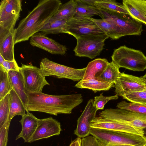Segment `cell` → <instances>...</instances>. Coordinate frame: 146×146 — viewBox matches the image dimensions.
I'll return each instance as SVG.
<instances>
[{"label":"cell","mask_w":146,"mask_h":146,"mask_svg":"<svg viewBox=\"0 0 146 146\" xmlns=\"http://www.w3.org/2000/svg\"><path fill=\"white\" fill-rule=\"evenodd\" d=\"M26 93L28 97L27 112L36 111L54 115L69 114L83 101L81 94L52 95L42 92Z\"/></svg>","instance_id":"1"},{"label":"cell","mask_w":146,"mask_h":146,"mask_svg":"<svg viewBox=\"0 0 146 146\" xmlns=\"http://www.w3.org/2000/svg\"><path fill=\"white\" fill-rule=\"evenodd\" d=\"M62 4L59 0H40L15 29V44L28 40L39 32Z\"/></svg>","instance_id":"2"},{"label":"cell","mask_w":146,"mask_h":146,"mask_svg":"<svg viewBox=\"0 0 146 146\" xmlns=\"http://www.w3.org/2000/svg\"><path fill=\"white\" fill-rule=\"evenodd\" d=\"M111 58L119 68L135 71H143L146 69V56L143 52L125 45L115 49Z\"/></svg>","instance_id":"3"},{"label":"cell","mask_w":146,"mask_h":146,"mask_svg":"<svg viewBox=\"0 0 146 146\" xmlns=\"http://www.w3.org/2000/svg\"><path fill=\"white\" fill-rule=\"evenodd\" d=\"M90 134L96 138L101 144L113 143L146 146V140L143 136L133 133L91 128Z\"/></svg>","instance_id":"4"},{"label":"cell","mask_w":146,"mask_h":146,"mask_svg":"<svg viewBox=\"0 0 146 146\" xmlns=\"http://www.w3.org/2000/svg\"><path fill=\"white\" fill-rule=\"evenodd\" d=\"M22 1L3 0L0 3V40L14 29L22 11Z\"/></svg>","instance_id":"5"},{"label":"cell","mask_w":146,"mask_h":146,"mask_svg":"<svg viewBox=\"0 0 146 146\" xmlns=\"http://www.w3.org/2000/svg\"><path fill=\"white\" fill-rule=\"evenodd\" d=\"M39 69L41 73L45 77L52 76L58 78H66L74 81H79L83 79L86 67L75 68L44 58L40 62Z\"/></svg>","instance_id":"6"},{"label":"cell","mask_w":146,"mask_h":146,"mask_svg":"<svg viewBox=\"0 0 146 146\" xmlns=\"http://www.w3.org/2000/svg\"><path fill=\"white\" fill-rule=\"evenodd\" d=\"M65 33L76 38L87 36H107L91 17H74L67 21Z\"/></svg>","instance_id":"7"},{"label":"cell","mask_w":146,"mask_h":146,"mask_svg":"<svg viewBox=\"0 0 146 146\" xmlns=\"http://www.w3.org/2000/svg\"><path fill=\"white\" fill-rule=\"evenodd\" d=\"M101 10V9H100ZM102 19L110 20L121 37L127 35H140L143 31L141 23L128 15L101 10Z\"/></svg>","instance_id":"8"},{"label":"cell","mask_w":146,"mask_h":146,"mask_svg":"<svg viewBox=\"0 0 146 146\" xmlns=\"http://www.w3.org/2000/svg\"><path fill=\"white\" fill-rule=\"evenodd\" d=\"M109 37L104 36H87L76 38L77 44L74 50L75 55L92 59L99 55L104 48V42Z\"/></svg>","instance_id":"9"},{"label":"cell","mask_w":146,"mask_h":146,"mask_svg":"<svg viewBox=\"0 0 146 146\" xmlns=\"http://www.w3.org/2000/svg\"><path fill=\"white\" fill-rule=\"evenodd\" d=\"M133 126L146 128V114L119 108H110L100 112L99 115Z\"/></svg>","instance_id":"10"},{"label":"cell","mask_w":146,"mask_h":146,"mask_svg":"<svg viewBox=\"0 0 146 146\" xmlns=\"http://www.w3.org/2000/svg\"><path fill=\"white\" fill-rule=\"evenodd\" d=\"M19 70L23 76L26 92H42L44 86L50 85L39 68L31 64H22Z\"/></svg>","instance_id":"11"},{"label":"cell","mask_w":146,"mask_h":146,"mask_svg":"<svg viewBox=\"0 0 146 146\" xmlns=\"http://www.w3.org/2000/svg\"><path fill=\"white\" fill-rule=\"evenodd\" d=\"M91 128L104 129L136 134L143 136V129L119 123L100 115L91 122Z\"/></svg>","instance_id":"12"},{"label":"cell","mask_w":146,"mask_h":146,"mask_svg":"<svg viewBox=\"0 0 146 146\" xmlns=\"http://www.w3.org/2000/svg\"><path fill=\"white\" fill-rule=\"evenodd\" d=\"M61 131L60 122L52 117L39 119L36 131L29 143L58 135Z\"/></svg>","instance_id":"13"},{"label":"cell","mask_w":146,"mask_h":146,"mask_svg":"<svg viewBox=\"0 0 146 146\" xmlns=\"http://www.w3.org/2000/svg\"><path fill=\"white\" fill-rule=\"evenodd\" d=\"M137 77L120 72L114 83L116 94L122 97L129 92L146 90V86L138 80Z\"/></svg>","instance_id":"14"},{"label":"cell","mask_w":146,"mask_h":146,"mask_svg":"<svg viewBox=\"0 0 146 146\" xmlns=\"http://www.w3.org/2000/svg\"><path fill=\"white\" fill-rule=\"evenodd\" d=\"M98 110L94 105V100L90 99L82 113L77 120V126L74 131L78 137L84 138L89 135L92 121L96 117Z\"/></svg>","instance_id":"15"},{"label":"cell","mask_w":146,"mask_h":146,"mask_svg":"<svg viewBox=\"0 0 146 146\" xmlns=\"http://www.w3.org/2000/svg\"><path fill=\"white\" fill-rule=\"evenodd\" d=\"M30 44L49 52L56 54L64 55L67 50L66 47L42 33H36L30 40Z\"/></svg>","instance_id":"16"},{"label":"cell","mask_w":146,"mask_h":146,"mask_svg":"<svg viewBox=\"0 0 146 146\" xmlns=\"http://www.w3.org/2000/svg\"><path fill=\"white\" fill-rule=\"evenodd\" d=\"M122 4L130 16L146 25V0H123Z\"/></svg>","instance_id":"17"},{"label":"cell","mask_w":146,"mask_h":146,"mask_svg":"<svg viewBox=\"0 0 146 146\" xmlns=\"http://www.w3.org/2000/svg\"><path fill=\"white\" fill-rule=\"evenodd\" d=\"M39 119L29 111L22 117L19 121L22 126L20 133L15 138L17 140L22 138L25 142L29 141L35 132L37 127Z\"/></svg>","instance_id":"18"},{"label":"cell","mask_w":146,"mask_h":146,"mask_svg":"<svg viewBox=\"0 0 146 146\" xmlns=\"http://www.w3.org/2000/svg\"><path fill=\"white\" fill-rule=\"evenodd\" d=\"M8 74L13 89L21 99L26 111L28 97L25 92L22 74L20 70H10Z\"/></svg>","instance_id":"19"},{"label":"cell","mask_w":146,"mask_h":146,"mask_svg":"<svg viewBox=\"0 0 146 146\" xmlns=\"http://www.w3.org/2000/svg\"><path fill=\"white\" fill-rule=\"evenodd\" d=\"M109 62L106 58H98L90 62L86 67L82 80L95 79L99 77L105 69Z\"/></svg>","instance_id":"20"},{"label":"cell","mask_w":146,"mask_h":146,"mask_svg":"<svg viewBox=\"0 0 146 146\" xmlns=\"http://www.w3.org/2000/svg\"><path fill=\"white\" fill-rule=\"evenodd\" d=\"M15 29L0 40V54L5 60H15L14 48Z\"/></svg>","instance_id":"21"},{"label":"cell","mask_w":146,"mask_h":146,"mask_svg":"<svg viewBox=\"0 0 146 146\" xmlns=\"http://www.w3.org/2000/svg\"><path fill=\"white\" fill-rule=\"evenodd\" d=\"M76 88L91 90L94 93L98 91H107L115 86L114 83L99 81L95 79L81 80L75 85Z\"/></svg>","instance_id":"22"},{"label":"cell","mask_w":146,"mask_h":146,"mask_svg":"<svg viewBox=\"0 0 146 146\" xmlns=\"http://www.w3.org/2000/svg\"><path fill=\"white\" fill-rule=\"evenodd\" d=\"M67 21L52 17L38 32H40L45 35L65 33Z\"/></svg>","instance_id":"23"},{"label":"cell","mask_w":146,"mask_h":146,"mask_svg":"<svg viewBox=\"0 0 146 146\" xmlns=\"http://www.w3.org/2000/svg\"><path fill=\"white\" fill-rule=\"evenodd\" d=\"M10 105L9 120L11 121L14 117L17 115L22 117L26 114L25 107L21 99L13 89L9 92Z\"/></svg>","instance_id":"24"},{"label":"cell","mask_w":146,"mask_h":146,"mask_svg":"<svg viewBox=\"0 0 146 146\" xmlns=\"http://www.w3.org/2000/svg\"><path fill=\"white\" fill-rule=\"evenodd\" d=\"M96 6L105 11L123 14L129 16V13L123 4L114 0H97Z\"/></svg>","instance_id":"25"},{"label":"cell","mask_w":146,"mask_h":146,"mask_svg":"<svg viewBox=\"0 0 146 146\" xmlns=\"http://www.w3.org/2000/svg\"><path fill=\"white\" fill-rule=\"evenodd\" d=\"M76 0H71L62 4L52 17L67 20L72 18L76 13Z\"/></svg>","instance_id":"26"},{"label":"cell","mask_w":146,"mask_h":146,"mask_svg":"<svg viewBox=\"0 0 146 146\" xmlns=\"http://www.w3.org/2000/svg\"><path fill=\"white\" fill-rule=\"evenodd\" d=\"M119 68L112 61L96 80L101 81L114 83L120 73Z\"/></svg>","instance_id":"27"},{"label":"cell","mask_w":146,"mask_h":146,"mask_svg":"<svg viewBox=\"0 0 146 146\" xmlns=\"http://www.w3.org/2000/svg\"><path fill=\"white\" fill-rule=\"evenodd\" d=\"M77 5L74 17H91L95 15L102 17L101 10L96 7H92L84 3L81 0H76Z\"/></svg>","instance_id":"28"},{"label":"cell","mask_w":146,"mask_h":146,"mask_svg":"<svg viewBox=\"0 0 146 146\" xmlns=\"http://www.w3.org/2000/svg\"><path fill=\"white\" fill-rule=\"evenodd\" d=\"M92 19L109 38L113 40H117L121 38L114 25L110 20Z\"/></svg>","instance_id":"29"},{"label":"cell","mask_w":146,"mask_h":146,"mask_svg":"<svg viewBox=\"0 0 146 146\" xmlns=\"http://www.w3.org/2000/svg\"><path fill=\"white\" fill-rule=\"evenodd\" d=\"M12 89L8 72L0 65V101Z\"/></svg>","instance_id":"30"},{"label":"cell","mask_w":146,"mask_h":146,"mask_svg":"<svg viewBox=\"0 0 146 146\" xmlns=\"http://www.w3.org/2000/svg\"><path fill=\"white\" fill-rule=\"evenodd\" d=\"M10 94H8L0 101V127L9 120Z\"/></svg>","instance_id":"31"},{"label":"cell","mask_w":146,"mask_h":146,"mask_svg":"<svg viewBox=\"0 0 146 146\" xmlns=\"http://www.w3.org/2000/svg\"><path fill=\"white\" fill-rule=\"evenodd\" d=\"M116 107L118 108L146 114V105L145 104L133 102H127L123 101L118 103Z\"/></svg>","instance_id":"32"},{"label":"cell","mask_w":146,"mask_h":146,"mask_svg":"<svg viewBox=\"0 0 146 146\" xmlns=\"http://www.w3.org/2000/svg\"><path fill=\"white\" fill-rule=\"evenodd\" d=\"M122 97L130 102L146 105V90L129 92Z\"/></svg>","instance_id":"33"},{"label":"cell","mask_w":146,"mask_h":146,"mask_svg":"<svg viewBox=\"0 0 146 146\" xmlns=\"http://www.w3.org/2000/svg\"><path fill=\"white\" fill-rule=\"evenodd\" d=\"M118 98V96L116 94L110 96H104L103 93L100 94L99 96L94 97V105L98 110H103L105 104L109 101L111 100H116Z\"/></svg>","instance_id":"34"},{"label":"cell","mask_w":146,"mask_h":146,"mask_svg":"<svg viewBox=\"0 0 146 146\" xmlns=\"http://www.w3.org/2000/svg\"><path fill=\"white\" fill-rule=\"evenodd\" d=\"M10 121L5 123L0 127V146H7L8 140V133Z\"/></svg>","instance_id":"35"},{"label":"cell","mask_w":146,"mask_h":146,"mask_svg":"<svg viewBox=\"0 0 146 146\" xmlns=\"http://www.w3.org/2000/svg\"><path fill=\"white\" fill-rule=\"evenodd\" d=\"M81 146H101V145L96 138L89 135L81 139Z\"/></svg>","instance_id":"36"},{"label":"cell","mask_w":146,"mask_h":146,"mask_svg":"<svg viewBox=\"0 0 146 146\" xmlns=\"http://www.w3.org/2000/svg\"><path fill=\"white\" fill-rule=\"evenodd\" d=\"M8 72L10 70L19 71L20 67L18 65L15 60L14 61L5 60L1 64Z\"/></svg>","instance_id":"37"},{"label":"cell","mask_w":146,"mask_h":146,"mask_svg":"<svg viewBox=\"0 0 146 146\" xmlns=\"http://www.w3.org/2000/svg\"><path fill=\"white\" fill-rule=\"evenodd\" d=\"M85 4L92 7H96L95 5V2L97 0H81Z\"/></svg>","instance_id":"38"},{"label":"cell","mask_w":146,"mask_h":146,"mask_svg":"<svg viewBox=\"0 0 146 146\" xmlns=\"http://www.w3.org/2000/svg\"><path fill=\"white\" fill-rule=\"evenodd\" d=\"M100 144L101 146H135L128 145L115 144L113 143H109L106 144Z\"/></svg>","instance_id":"39"},{"label":"cell","mask_w":146,"mask_h":146,"mask_svg":"<svg viewBox=\"0 0 146 146\" xmlns=\"http://www.w3.org/2000/svg\"><path fill=\"white\" fill-rule=\"evenodd\" d=\"M138 80L143 83V84H144L146 86V79L143 78L142 77H137Z\"/></svg>","instance_id":"40"},{"label":"cell","mask_w":146,"mask_h":146,"mask_svg":"<svg viewBox=\"0 0 146 146\" xmlns=\"http://www.w3.org/2000/svg\"><path fill=\"white\" fill-rule=\"evenodd\" d=\"M76 139V141L75 146H81V138L78 137Z\"/></svg>","instance_id":"41"},{"label":"cell","mask_w":146,"mask_h":146,"mask_svg":"<svg viewBox=\"0 0 146 146\" xmlns=\"http://www.w3.org/2000/svg\"><path fill=\"white\" fill-rule=\"evenodd\" d=\"M5 60L3 57L0 54V64H2V63Z\"/></svg>","instance_id":"42"},{"label":"cell","mask_w":146,"mask_h":146,"mask_svg":"<svg viewBox=\"0 0 146 146\" xmlns=\"http://www.w3.org/2000/svg\"><path fill=\"white\" fill-rule=\"evenodd\" d=\"M76 139L71 142L69 146H75L76 144Z\"/></svg>","instance_id":"43"},{"label":"cell","mask_w":146,"mask_h":146,"mask_svg":"<svg viewBox=\"0 0 146 146\" xmlns=\"http://www.w3.org/2000/svg\"><path fill=\"white\" fill-rule=\"evenodd\" d=\"M143 136L146 140V128L143 129Z\"/></svg>","instance_id":"44"},{"label":"cell","mask_w":146,"mask_h":146,"mask_svg":"<svg viewBox=\"0 0 146 146\" xmlns=\"http://www.w3.org/2000/svg\"><path fill=\"white\" fill-rule=\"evenodd\" d=\"M141 77L143 78H144L146 79V73L144 76Z\"/></svg>","instance_id":"45"}]
</instances>
